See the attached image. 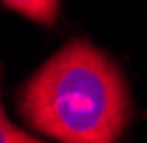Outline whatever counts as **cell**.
<instances>
[{"label":"cell","mask_w":147,"mask_h":143,"mask_svg":"<svg viewBox=\"0 0 147 143\" xmlns=\"http://www.w3.org/2000/svg\"><path fill=\"white\" fill-rule=\"evenodd\" d=\"M22 117L66 143H111L127 123L129 101L117 66L88 42H70L20 94Z\"/></svg>","instance_id":"cell-1"},{"label":"cell","mask_w":147,"mask_h":143,"mask_svg":"<svg viewBox=\"0 0 147 143\" xmlns=\"http://www.w3.org/2000/svg\"><path fill=\"white\" fill-rule=\"evenodd\" d=\"M2 2L6 8L46 26H52L56 22L60 10V0H2Z\"/></svg>","instance_id":"cell-2"},{"label":"cell","mask_w":147,"mask_h":143,"mask_svg":"<svg viewBox=\"0 0 147 143\" xmlns=\"http://www.w3.org/2000/svg\"><path fill=\"white\" fill-rule=\"evenodd\" d=\"M0 139L4 143H8V141H36V139H32L28 133L18 131L16 127H12L4 115H2V133H0Z\"/></svg>","instance_id":"cell-3"}]
</instances>
